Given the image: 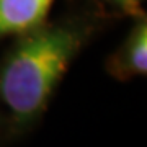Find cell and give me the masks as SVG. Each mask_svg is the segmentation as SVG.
I'll list each match as a JSON object with an SVG mask.
<instances>
[{
    "mask_svg": "<svg viewBox=\"0 0 147 147\" xmlns=\"http://www.w3.org/2000/svg\"><path fill=\"white\" fill-rule=\"evenodd\" d=\"M95 28L96 23L90 18L72 16L46 21L16 36L0 62V100L18 129L33 126L41 118Z\"/></svg>",
    "mask_w": 147,
    "mask_h": 147,
    "instance_id": "cell-1",
    "label": "cell"
},
{
    "mask_svg": "<svg viewBox=\"0 0 147 147\" xmlns=\"http://www.w3.org/2000/svg\"><path fill=\"white\" fill-rule=\"evenodd\" d=\"M106 70L113 79L127 82L147 72V20L136 16L131 31L106 61Z\"/></svg>",
    "mask_w": 147,
    "mask_h": 147,
    "instance_id": "cell-2",
    "label": "cell"
},
{
    "mask_svg": "<svg viewBox=\"0 0 147 147\" xmlns=\"http://www.w3.org/2000/svg\"><path fill=\"white\" fill-rule=\"evenodd\" d=\"M54 0H0V38L20 36L47 21Z\"/></svg>",
    "mask_w": 147,
    "mask_h": 147,
    "instance_id": "cell-3",
    "label": "cell"
},
{
    "mask_svg": "<svg viewBox=\"0 0 147 147\" xmlns=\"http://www.w3.org/2000/svg\"><path fill=\"white\" fill-rule=\"evenodd\" d=\"M96 2L105 3V5L111 7L124 15H131L134 18L144 15V8H142L144 0H96Z\"/></svg>",
    "mask_w": 147,
    "mask_h": 147,
    "instance_id": "cell-4",
    "label": "cell"
}]
</instances>
